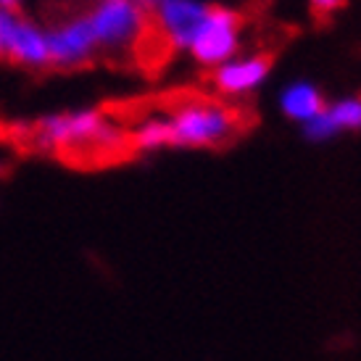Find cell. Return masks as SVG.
Returning <instances> with one entry per match:
<instances>
[{"label": "cell", "mask_w": 361, "mask_h": 361, "mask_svg": "<svg viewBox=\"0 0 361 361\" xmlns=\"http://www.w3.org/2000/svg\"><path fill=\"white\" fill-rule=\"evenodd\" d=\"M130 140L135 153L145 148H159V145H171V124L169 121H148L137 132H130Z\"/></svg>", "instance_id": "9c48e42d"}, {"label": "cell", "mask_w": 361, "mask_h": 361, "mask_svg": "<svg viewBox=\"0 0 361 361\" xmlns=\"http://www.w3.org/2000/svg\"><path fill=\"white\" fill-rule=\"evenodd\" d=\"M282 109L293 119L311 121L317 114L324 111V101H322V95L311 85H293L282 95Z\"/></svg>", "instance_id": "ba28073f"}, {"label": "cell", "mask_w": 361, "mask_h": 361, "mask_svg": "<svg viewBox=\"0 0 361 361\" xmlns=\"http://www.w3.org/2000/svg\"><path fill=\"white\" fill-rule=\"evenodd\" d=\"M164 106L174 114L171 124V145H224L235 132H240V111L227 109L221 103L192 95V92H174L164 98Z\"/></svg>", "instance_id": "6da1fadb"}, {"label": "cell", "mask_w": 361, "mask_h": 361, "mask_svg": "<svg viewBox=\"0 0 361 361\" xmlns=\"http://www.w3.org/2000/svg\"><path fill=\"white\" fill-rule=\"evenodd\" d=\"M243 24H245L243 13L221 8V6H211L188 48L201 63H209V66L211 63H221L238 51V32H240Z\"/></svg>", "instance_id": "7a4b0ae2"}, {"label": "cell", "mask_w": 361, "mask_h": 361, "mask_svg": "<svg viewBox=\"0 0 361 361\" xmlns=\"http://www.w3.org/2000/svg\"><path fill=\"white\" fill-rule=\"evenodd\" d=\"M335 130H359L361 127V101H343L332 109H324Z\"/></svg>", "instance_id": "30bf717a"}, {"label": "cell", "mask_w": 361, "mask_h": 361, "mask_svg": "<svg viewBox=\"0 0 361 361\" xmlns=\"http://www.w3.org/2000/svg\"><path fill=\"white\" fill-rule=\"evenodd\" d=\"M269 66H271V56H267V53L253 56V59H245V61H235V63L221 66V69L214 74V85H216V90L227 92V95L251 90V87H256V85L267 77Z\"/></svg>", "instance_id": "8992f818"}, {"label": "cell", "mask_w": 361, "mask_h": 361, "mask_svg": "<svg viewBox=\"0 0 361 361\" xmlns=\"http://www.w3.org/2000/svg\"><path fill=\"white\" fill-rule=\"evenodd\" d=\"M6 59L13 61V63H42L48 59V45H45L42 35L32 24L16 19Z\"/></svg>", "instance_id": "52a82bcc"}, {"label": "cell", "mask_w": 361, "mask_h": 361, "mask_svg": "<svg viewBox=\"0 0 361 361\" xmlns=\"http://www.w3.org/2000/svg\"><path fill=\"white\" fill-rule=\"evenodd\" d=\"M0 6H6V8H8V13H13V11H16V6H19V0H0Z\"/></svg>", "instance_id": "4fadbf2b"}, {"label": "cell", "mask_w": 361, "mask_h": 361, "mask_svg": "<svg viewBox=\"0 0 361 361\" xmlns=\"http://www.w3.org/2000/svg\"><path fill=\"white\" fill-rule=\"evenodd\" d=\"M306 132H309L311 140H324V137H332L338 130L332 127V121L327 119V114L322 111V114H317L311 121H306Z\"/></svg>", "instance_id": "8fae6325"}, {"label": "cell", "mask_w": 361, "mask_h": 361, "mask_svg": "<svg viewBox=\"0 0 361 361\" xmlns=\"http://www.w3.org/2000/svg\"><path fill=\"white\" fill-rule=\"evenodd\" d=\"M345 6V0H311V11L317 13V16H332L338 8H343Z\"/></svg>", "instance_id": "7c38bea8"}, {"label": "cell", "mask_w": 361, "mask_h": 361, "mask_svg": "<svg viewBox=\"0 0 361 361\" xmlns=\"http://www.w3.org/2000/svg\"><path fill=\"white\" fill-rule=\"evenodd\" d=\"M145 11H140L132 0H103L95 6L90 16V27L95 42H101L109 51H127L142 27Z\"/></svg>", "instance_id": "3957f363"}, {"label": "cell", "mask_w": 361, "mask_h": 361, "mask_svg": "<svg viewBox=\"0 0 361 361\" xmlns=\"http://www.w3.org/2000/svg\"><path fill=\"white\" fill-rule=\"evenodd\" d=\"M206 11L209 6H201L195 0H159L156 11L151 13L171 37L174 48H185V45H190L192 35L206 19Z\"/></svg>", "instance_id": "277c9868"}, {"label": "cell", "mask_w": 361, "mask_h": 361, "mask_svg": "<svg viewBox=\"0 0 361 361\" xmlns=\"http://www.w3.org/2000/svg\"><path fill=\"white\" fill-rule=\"evenodd\" d=\"M45 45H48V59H53L56 63H85L87 53L95 45L90 19H80L61 30H53Z\"/></svg>", "instance_id": "5b68a950"}]
</instances>
